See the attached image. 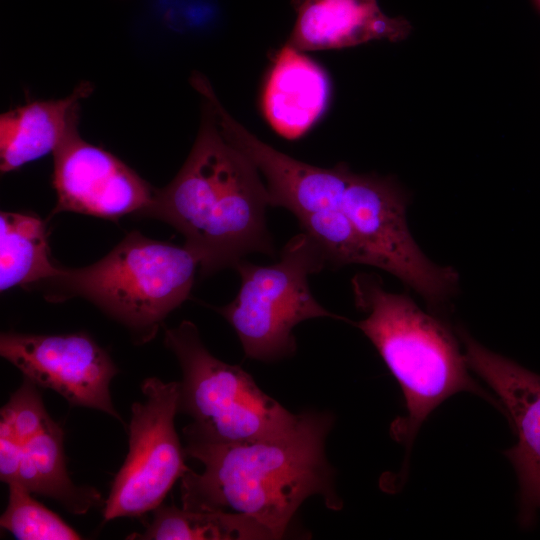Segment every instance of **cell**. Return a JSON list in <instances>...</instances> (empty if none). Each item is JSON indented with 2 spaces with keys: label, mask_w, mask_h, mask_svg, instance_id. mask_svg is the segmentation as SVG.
I'll return each instance as SVG.
<instances>
[{
  "label": "cell",
  "mask_w": 540,
  "mask_h": 540,
  "mask_svg": "<svg viewBox=\"0 0 540 540\" xmlns=\"http://www.w3.org/2000/svg\"><path fill=\"white\" fill-rule=\"evenodd\" d=\"M334 424L326 411L306 410L289 431L241 442L184 435L187 457L203 471L181 478L182 508L229 511L254 518L280 539L299 507L320 496L332 510L342 501L325 443Z\"/></svg>",
  "instance_id": "cell-1"
},
{
  "label": "cell",
  "mask_w": 540,
  "mask_h": 540,
  "mask_svg": "<svg viewBox=\"0 0 540 540\" xmlns=\"http://www.w3.org/2000/svg\"><path fill=\"white\" fill-rule=\"evenodd\" d=\"M221 133L245 154L265 179L270 206L282 207L314 240L327 266L374 267L402 226L407 198L396 182L358 174L345 163L322 168L299 161L257 138L224 107Z\"/></svg>",
  "instance_id": "cell-2"
},
{
  "label": "cell",
  "mask_w": 540,
  "mask_h": 540,
  "mask_svg": "<svg viewBox=\"0 0 540 540\" xmlns=\"http://www.w3.org/2000/svg\"><path fill=\"white\" fill-rule=\"evenodd\" d=\"M202 98L201 124L186 161L169 184L155 189L141 217L182 234L206 277L235 269L248 254L273 257L275 248L266 222V184L253 162L223 136L211 104Z\"/></svg>",
  "instance_id": "cell-3"
},
{
  "label": "cell",
  "mask_w": 540,
  "mask_h": 540,
  "mask_svg": "<svg viewBox=\"0 0 540 540\" xmlns=\"http://www.w3.org/2000/svg\"><path fill=\"white\" fill-rule=\"evenodd\" d=\"M351 284L356 306L367 314L351 323L374 345L404 395L407 413L392 423L391 435L405 445L406 458L420 426L450 396L473 393L500 409L497 399L472 379L445 323L409 296L386 291L374 274H356Z\"/></svg>",
  "instance_id": "cell-4"
},
{
  "label": "cell",
  "mask_w": 540,
  "mask_h": 540,
  "mask_svg": "<svg viewBox=\"0 0 540 540\" xmlns=\"http://www.w3.org/2000/svg\"><path fill=\"white\" fill-rule=\"evenodd\" d=\"M199 267L185 245L132 231L97 262L62 266L57 276L36 288L52 303L88 300L142 345L153 340L165 318L190 297Z\"/></svg>",
  "instance_id": "cell-5"
},
{
  "label": "cell",
  "mask_w": 540,
  "mask_h": 540,
  "mask_svg": "<svg viewBox=\"0 0 540 540\" xmlns=\"http://www.w3.org/2000/svg\"><path fill=\"white\" fill-rule=\"evenodd\" d=\"M164 345L182 371L179 412L191 417L183 435L241 442L283 434L299 419L264 393L252 376L210 353L188 320L166 328Z\"/></svg>",
  "instance_id": "cell-6"
},
{
  "label": "cell",
  "mask_w": 540,
  "mask_h": 540,
  "mask_svg": "<svg viewBox=\"0 0 540 540\" xmlns=\"http://www.w3.org/2000/svg\"><path fill=\"white\" fill-rule=\"evenodd\" d=\"M326 267L317 244L304 232L292 237L269 266L241 260L235 267L241 285L235 299L217 311L237 334L247 358L274 362L296 351L293 329L320 317L336 315L312 295L308 277Z\"/></svg>",
  "instance_id": "cell-7"
},
{
  "label": "cell",
  "mask_w": 540,
  "mask_h": 540,
  "mask_svg": "<svg viewBox=\"0 0 540 540\" xmlns=\"http://www.w3.org/2000/svg\"><path fill=\"white\" fill-rule=\"evenodd\" d=\"M141 390L144 400L131 407L129 451L105 501L104 521L152 512L190 469L175 428L179 382L149 377Z\"/></svg>",
  "instance_id": "cell-8"
},
{
  "label": "cell",
  "mask_w": 540,
  "mask_h": 540,
  "mask_svg": "<svg viewBox=\"0 0 540 540\" xmlns=\"http://www.w3.org/2000/svg\"><path fill=\"white\" fill-rule=\"evenodd\" d=\"M0 355L42 388L52 389L73 406L102 411L119 421L110 383L118 369L105 349L87 333L0 336Z\"/></svg>",
  "instance_id": "cell-9"
},
{
  "label": "cell",
  "mask_w": 540,
  "mask_h": 540,
  "mask_svg": "<svg viewBox=\"0 0 540 540\" xmlns=\"http://www.w3.org/2000/svg\"><path fill=\"white\" fill-rule=\"evenodd\" d=\"M51 213L74 212L116 221L150 206L155 189L112 153L82 139L74 128L53 153Z\"/></svg>",
  "instance_id": "cell-10"
},
{
  "label": "cell",
  "mask_w": 540,
  "mask_h": 540,
  "mask_svg": "<svg viewBox=\"0 0 540 540\" xmlns=\"http://www.w3.org/2000/svg\"><path fill=\"white\" fill-rule=\"evenodd\" d=\"M458 336L469 368L495 392L517 437L504 454L519 483V523L529 528L540 510V375L490 351L461 328Z\"/></svg>",
  "instance_id": "cell-11"
},
{
  "label": "cell",
  "mask_w": 540,
  "mask_h": 540,
  "mask_svg": "<svg viewBox=\"0 0 540 540\" xmlns=\"http://www.w3.org/2000/svg\"><path fill=\"white\" fill-rule=\"evenodd\" d=\"M296 21L287 44L302 52L342 49L372 40L399 42L412 30L389 17L377 0H291Z\"/></svg>",
  "instance_id": "cell-12"
},
{
  "label": "cell",
  "mask_w": 540,
  "mask_h": 540,
  "mask_svg": "<svg viewBox=\"0 0 540 540\" xmlns=\"http://www.w3.org/2000/svg\"><path fill=\"white\" fill-rule=\"evenodd\" d=\"M330 96L331 83L324 68L286 43L277 51L266 76L261 108L278 135L296 140L323 116Z\"/></svg>",
  "instance_id": "cell-13"
},
{
  "label": "cell",
  "mask_w": 540,
  "mask_h": 540,
  "mask_svg": "<svg viewBox=\"0 0 540 540\" xmlns=\"http://www.w3.org/2000/svg\"><path fill=\"white\" fill-rule=\"evenodd\" d=\"M93 91L79 83L61 99L34 100L0 116V170L8 173L40 159L59 147L78 127L80 100Z\"/></svg>",
  "instance_id": "cell-14"
},
{
  "label": "cell",
  "mask_w": 540,
  "mask_h": 540,
  "mask_svg": "<svg viewBox=\"0 0 540 540\" xmlns=\"http://www.w3.org/2000/svg\"><path fill=\"white\" fill-rule=\"evenodd\" d=\"M63 437V429L52 420L23 443L14 482L33 494L56 500L70 513L85 514L101 504V493L93 487L76 485L71 480L66 469Z\"/></svg>",
  "instance_id": "cell-15"
},
{
  "label": "cell",
  "mask_w": 540,
  "mask_h": 540,
  "mask_svg": "<svg viewBox=\"0 0 540 540\" xmlns=\"http://www.w3.org/2000/svg\"><path fill=\"white\" fill-rule=\"evenodd\" d=\"M45 222L28 213H0V290L36 288L57 276Z\"/></svg>",
  "instance_id": "cell-16"
},
{
  "label": "cell",
  "mask_w": 540,
  "mask_h": 540,
  "mask_svg": "<svg viewBox=\"0 0 540 540\" xmlns=\"http://www.w3.org/2000/svg\"><path fill=\"white\" fill-rule=\"evenodd\" d=\"M142 533L127 539L139 540H263L272 533L252 517L229 511H196L163 503L153 511Z\"/></svg>",
  "instance_id": "cell-17"
},
{
  "label": "cell",
  "mask_w": 540,
  "mask_h": 540,
  "mask_svg": "<svg viewBox=\"0 0 540 540\" xmlns=\"http://www.w3.org/2000/svg\"><path fill=\"white\" fill-rule=\"evenodd\" d=\"M8 504L1 515V527L19 540H77L81 535L59 515L37 501L17 482L8 484Z\"/></svg>",
  "instance_id": "cell-18"
},
{
  "label": "cell",
  "mask_w": 540,
  "mask_h": 540,
  "mask_svg": "<svg viewBox=\"0 0 540 540\" xmlns=\"http://www.w3.org/2000/svg\"><path fill=\"white\" fill-rule=\"evenodd\" d=\"M0 416V435L10 436L20 444L53 420L45 409L39 386L26 378L1 408Z\"/></svg>",
  "instance_id": "cell-19"
},
{
  "label": "cell",
  "mask_w": 540,
  "mask_h": 540,
  "mask_svg": "<svg viewBox=\"0 0 540 540\" xmlns=\"http://www.w3.org/2000/svg\"><path fill=\"white\" fill-rule=\"evenodd\" d=\"M22 444L10 436L0 435V480L6 484L16 480Z\"/></svg>",
  "instance_id": "cell-20"
},
{
  "label": "cell",
  "mask_w": 540,
  "mask_h": 540,
  "mask_svg": "<svg viewBox=\"0 0 540 540\" xmlns=\"http://www.w3.org/2000/svg\"><path fill=\"white\" fill-rule=\"evenodd\" d=\"M536 1H537L538 5L540 6V0H536Z\"/></svg>",
  "instance_id": "cell-21"
}]
</instances>
